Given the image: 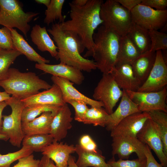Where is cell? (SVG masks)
<instances>
[{
  "label": "cell",
  "mask_w": 167,
  "mask_h": 167,
  "mask_svg": "<svg viewBox=\"0 0 167 167\" xmlns=\"http://www.w3.org/2000/svg\"><path fill=\"white\" fill-rule=\"evenodd\" d=\"M103 2L102 0H88L82 6L69 2L70 19L58 23L62 30L72 32L80 38L87 50L84 56V58L90 56L94 47L95 31L103 23L100 11Z\"/></svg>",
  "instance_id": "1"
},
{
  "label": "cell",
  "mask_w": 167,
  "mask_h": 167,
  "mask_svg": "<svg viewBox=\"0 0 167 167\" xmlns=\"http://www.w3.org/2000/svg\"><path fill=\"white\" fill-rule=\"evenodd\" d=\"M47 31L56 43L58 54L55 58L60 63L88 72L97 69L94 60L81 56L85 48L77 35L62 30L59 23L53 24Z\"/></svg>",
  "instance_id": "2"
},
{
  "label": "cell",
  "mask_w": 167,
  "mask_h": 167,
  "mask_svg": "<svg viewBox=\"0 0 167 167\" xmlns=\"http://www.w3.org/2000/svg\"><path fill=\"white\" fill-rule=\"evenodd\" d=\"M121 36L102 25L93 36L94 47L90 56L97 68L103 73H109L116 63Z\"/></svg>",
  "instance_id": "3"
},
{
  "label": "cell",
  "mask_w": 167,
  "mask_h": 167,
  "mask_svg": "<svg viewBox=\"0 0 167 167\" xmlns=\"http://www.w3.org/2000/svg\"><path fill=\"white\" fill-rule=\"evenodd\" d=\"M0 86L12 96L24 99L52 86L33 72H22L16 68H10L6 76L0 80Z\"/></svg>",
  "instance_id": "4"
},
{
  "label": "cell",
  "mask_w": 167,
  "mask_h": 167,
  "mask_svg": "<svg viewBox=\"0 0 167 167\" xmlns=\"http://www.w3.org/2000/svg\"><path fill=\"white\" fill-rule=\"evenodd\" d=\"M102 25L121 36L127 35L133 23L131 11L115 0H107L101 6Z\"/></svg>",
  "instance_id": "5"
},
{
  "label": "cell",
  "mask_w": 167,
  "mask_h": 167,
  "mask_svg": "<svg viewBox=\"0 0 167 167\" xmlns=\"http://www.w3.org/2000/svg\"><path fill=\"white\" fill-rule=\"evenodd\" d=\"M39 14L25 12L18 0H0V25L10 29L17 28L26 37L30 28L28 23Z\"/></svg>",
  "instance_id": "6"
},
{
  "label": "cell",
  "mask_w": 167,
  "mask_h": 167,
  "mask_svg": "<svg viewBox=\"0 0 167 167\" xmlns=\"http://www.w3.org/2000/svg\"><path fill=\"white\" fill-rule=\"evenodd\" d=\"M5 101L11 107V112L9 115L2 116L0 133L6 136L13 146L19 148L25 135L22 128L21 120L22 112L25 106L20 100L12 96Z\"/></svg>",
  "instance_id": "7"
},
{
  "label": "cell",
  "mask_w": 167,
  "mask_h": 167,
  "mask_svg": "<svg viewBox=\"0 0 167 167\" xmlns=\"http://www.w3.org/2000/svg\"><path fill=\"white\" fill-rule=\"evenodd\" d=\"M123 93L112 75L109 73H103L94 90L93 97L94 100L103 103L104 109L110 114Z\"/></svg>",
  "instance_id": "8"
},
{
  "label": "cell",
  "mask_w": 167,
  "mask_h": 167,
  "mask_svg": "<svg viewBox=\"0 0 167 167\" xmlns=\"http://www.w3.org/2000/svg\"><path fill=\"white\" fill-rule=\"evenodd\" d=\"M129 97L137 105L140 112L160 110L167 113V88L156 92H142L126 90Z\"/></svg>",
  "instance_id": "9"
},
{
  "label": "cell",
  "mask_w": 167,
  "mask_h": 167,
  "mask_svg": "<svg viewBox=\"0 0 167 167\" xmlns=\"http://www.w3.org/2000/svg\"><path fill=\"white\" fill-rule=\"evenodd\" d=\"M131 13L133 22L148 30H158L167 23V10H156L139 4Z\"/></svg>",
  "instance_id": "10"
},
{
  "label": "cell",
  "mask_w": 167,
  "mask_h": 167,
  "mask_svg": "<svg viewBox=\"0 0 167 167\" xmlns=\"http://www.w3.org/2000/svg\"><path fill=\"white\" fill-rule=\"evenodd\" d=\"M137 137L154 151L163 167H167V156L163 152V142L158 126L151 118L146 121Z\"/></svg>",
  "instance_id": "11"
},
{
  "label": "cell",
  "mask_w": 167,
  "mask_h": 167,
  "mask_svg": "<svg viewBox=\"0 0 167 167\" xmlns=\"http://www.w3.org/2000/svg\"><path fill=\"white\" fill-rule=\"evenodd\" d=\"M167 84L166 62L162 56V51H156L153 66L147 79L137 91L142 92H156L163 89Z\"/></svg>",
  "instance_id": "12"
},
{
  "label": "cell",
  "mask_w": 167,
  "mask_h": 167,
  "mask_svg": "<svg viewBox=\"0 0 167 167\" xmlns=\"http://www.w3.org/2000/svg\"><path fill=\"white\" fill-rule=\"evenodd\" d=\"M112 153L117 155L120 159H128L133 153H135L140 159H146L144 153L145 145L137 137L129 135L119 136L112 138Z\"/></svg>",
  "instance_id": "13"
},
{
  "label": "cell",
  "mask_w": 167,
  "mask_h": 167,
  "mask_svg": "<svg viewBox=\"0 0 167 167\" xmlns=\"http://www.w3.org/2000/svg\"><path fill=\"white\" fill-rule=\"evenodd\" d=\"M151 118L149 112H137L131 114L122 120L111 131L112 137L129 135L137 137L145 122Z\"/></svg>",
  "instance_id": "14"
},
{
  "label": "cell",
  "mask_w": 167,
  "mask_h": 167,
  "mask_svg": "<svg viewBox=\"0 0 167 167\" xmlns=\"http://www.w3.org/2000/svg\"><path fill=\"white\" fill-rule=\"evenodd\" d=\"M35 68L52 76L67 79L74 84L80 85L84 81V77L82 71L75 67L60 63L51 65L48 64L36 63Z\"/></svg>",
  "instance_id": "15"
},
{
  "label": "cell",
  "mask_w": 167,
  "mask_h": 167,
  "mask_svg": "<svg viewBox=\"0 0 167 167\" xmlns=\"http://www.w3.org/2000/svg\"><path fill=\"white\" fill-rule=\"evenodd\" d=\"M73 118L67 103L61 106L55 114L51 125L50 134L54 139L60 141L66 136L72 127Z\"/></svg>",
  "instance_id": "16"
},
{
  "label": "cell",
  "mask_w": 167,
  "mask_h": 167,
  "mask_svg": "<svg viewBox=\"0 0 167 167\" xmlns=\"http://www.w3.org/2000/svg\"><path fill=\"white\" fill-rule=\"evenodd\" d=\"M20 100L25 107L36 105L61 106L66 103L63 100L60 89L54 84L48 89Z\"/></svg>",
  "instance_id": "17"
},
{
  "label": "cell",
  "mask_w": 167,
  "mask_h": 167,
  "mask_svg": "<svg viewBox=\"0 0 167 167\" xmlns=\"http://www.w3.org/2000/svg\"><path fill=\"white\" fill-rule=\"evenodd\" d=\"M51 79L54 84L59 87L66 103L69 100H78L85 102L91 107H104L101 102L90 98L79 92L74 86V84L69 80L54 76H52Z\"/></svg>",
  "instance_id": "18"
},
{
  "label": "cell",
  "mask_w": 167,
  "mask_h": 167,
  "mask_svg": "<svg viewBox=\"0 0 167 167\" xmlns=\"http://www.w3.org/2000/svg\"><path fill=\"white\" fill-rule=\"evenodd\" d=\"M75 146L54 140L50 144L45 147L41 152L53 162L57 167H67L71 154L75 152Z\"/></svg>",
  "instance_id": "19"
},
{
  "label": "cell",
  "mask_w": 167,
  "mask_h": 167,
  "mask_svg": "<svg viewBox=\"0 0 167 167\" xmlns=\"http://www.w3.org/2000/svg\"><path fill=\"white\" fill-rule=\"evenodd\" d=\"M109 73L119 88L123 90L136 91L142 84L135 76L131 65L124 64L115 66Z\"/></svg>",
  "instance_id": "20"
},
{
  "label": "cell",
  "mask_w": 167,
  "mask_h": 167,
  "mask_svg": "<svg viewBox=\"0 0 167 167\" xmlns=\"http://www.w3.org/2000/svg\"><path fill=\"white\" fill-rule=\"evenodd\" d=\"M123 93L120 103L116 110L109 115L105 125L106 129L111 131L124 118L133 113L140 112L137 105L129 97L126 90Z\"/></svg>",
  "instance_id": "21"
},
{
  "label": "cell",
  "mask_w": 167,
  "mask_h": 167,
  "mask_svg": "<svg viewBox=\"0 0 167 167\" xmlns=\"http://www.w3.org/2000/svg\"><path fill=\"white\" fill-rule=\"evenodd\" d=\"M30 37L33 43L42 52L47 51L55 58L58 54V48L48 34L45 27H41L36 24L33 27Z\"/></svg>",
  "instance_id": "22"
},
{
  "label": "cell",
  "mask_w": 167,
  "mask_h": 167,
  "mask_svg": "<svg viewBox=\"0 0 167 167\" xmlns=\"http://www.w3.org/2000/svg\"><path fill=\"white\" fill-rule=\"evenodd\" d=\"M55 113L45 112L28 122L22 123V127L25 135L50 134L51 125Z\"/></svg>",
  "instance_id": "23"
},
{
  "label": "cell",
  "mask_w": 167,
  "mask_h": 167,
  "mask_svg": "<svg viewBox=\"0 0 167 167\" xmlns=\"http://www.w3.org/2000/svg\"><path fill=\"white\" fill-rule=\"evenodd\" d=\"M10 30L14 49L24 55L28 60L36 62L37 63H49V60L45 59L36 52L15 29L12 28Z\"/></svg>",
  "instance_id": "24"
},
{
  "label": "cell",
  "mask_w": 167,
  "mask_h": 167,
  "mask_svg": "<svg viewBox=\"0 0 167 167\" xmlns=\"http://www.w3.org/2000/svg\"><path fill=\"white\" fill-rule=\"evenodd\" d=\"M156 52L148 51L141 54L131 65L135 76L142 84L147 79L154 65Z\"/></svg>",
  "instance_id": "25"
},
{
  "label": "cell",
  "mask_w": 167,
  "mask_h": 167,
  "mask_svg": "<svg viewBox=\"0 0 167 167\" xmlns=\"http://www.w3.org/2000/svg\"><path fill=\"white\" fill-rule=\"evenodd\" d=\"M127 35L141 54L150 50L151 41L148 30L133 22Z\"/></svg>",
  "instance_id": "26"
},
{
  "label": "cell",
  "mask_w": 167,
  "mask_h": 167,
  "mask_svg": "<svg viewBox=\"0 0 167 167\" xmlns=\"http://www.w3.org/2000/svg\"><path fill=\"white\" fill-rule=\"evenodd\" d=\"M75 152L78 156L75 162L79 167H110L105 161V158L99 152L86 151L79 145L75 146Z\"/></svg>",
  "instance_id": "27"
},
{
  "label": "cell",
  "mask_w": 167,
  "mask_h": 167,
  "mask_svg": "<svg viewBox=\"0 0 167 167\" xmlns=\"http://www.w3.org/2000/svg\"><path fill=\"white\" fill-rule=\"evenodd\" d=\"M141 54L127 35L121 36L119 53L115 66L124 64L131 65Z\"/></svg>",
  "instance_id": "28"
},
{
  "label": "cell",
  "mask_w": 167,
  "mask_h": 167,
  "mask_svg": "<svg viewBox=\"0 0 167 167\" xmlns=\"http://www.w3.org/2000/svg\"><path fill=\"white\" fill-rule=\"evenodd\" d=\"M54 139L50 134L25 135L22 141L23 146L33 152L41 151L45 147L51 143Z\"/></svg>",
  "instance_id": "29"
},
{
  "label": "cell",
  "mask_w": 167,
  "mask_h": 167,
  "mask_svg": "<svg viewBox=\"0 0 167 167\" xmlns=\"http://www.w3.org/2000/svg\"><path fill=\"white\" fill-rule=\"evenodd\" d=\"M109 114L103 107H91L88 108L80 122L94 126L105 127Z\"/></svg>",
  "instance_id": "30"
},
{
  "label": "cell",
  "mask_w": 167,
  "mask_h": 167,
  "mask_svg": "<svg viewBox=\"0 0 167 167\" xmlns=\"http://www.w3.org/2000/svg\"><path fill=\"white\" fill-rule=\"evenodd\" d=\"M61 106L36 105L25 107L22 112V123H26L30 122L36 118L38 116L45 112L49 111L55 113Z\"/></svg>",
  "instance_id": "31"
},
{
  "label": "cell",
  "mask_w": 167,
  "mask_h": 167,
  "mask_svg": "<svg viewBox=\"0 0 167 167\" xmlns=\"http://www.w3.org/2000/svg\"><path fill=\"white\" fill-rule=\"evenodd\" d=\"M65 2L64 0H51L45 11L44 22L48 25L55 20H58L59 23L65 21V16L62 13V8Z\"/></svg>",
  "instance_id": "32"
},
{
  "label": "cell",
  "mask_w": 167,
  "mask_h": 167,
  "mask_svg": "<svg viewBox=\"0 0 167 167\" xmlns=\"http://www.w3.org/2000/svg\"><path fill=\"white\" fill-rule=\"evenodd\" d=\"M151 118L157 124L163 146V152L167 156V114L161 111L149 112Z\"/></svg>",
  "instance_id": "33"
},
{
  "label": "cell",
  "mask_w": 167,
  "mask_h": 167,
  "mask_svg": "<svg viewBox=\"0 0 167 167\" xmlns=\"http://www.w3.org/2000/svg\"><path fill=\"white\" fill-rule=\"evenodd\" d=\"M22 54L17 50L0 49V80L6 76L11 65Z\"/></svg>",
  "instance_id": "34"
},
{
  "label": "cell",
  "mask_w": 167,
  "mask_h": 167,
  "mask_svg": "<svg viewBox=\"0 0 167 167\" xmlns=\"http://www.w3.org/2000/svg\"><path fill=\"white\" fill-rule=\"evenodd\" d=\"M151 41L149 51L156 52L167 49V34L155 30H148Z\"/></svg>",
  "instance_id": "35"
},
{
  "label": "cell",
  "mask_w": 167,
  "mask_h": 167,
  "mask_svg": "<svg viewBox=\"0 0 167 167\" xmlns=\"http://www.w3.org/2000/svg\"><path fill=\"white\" fill-rule=\"evenodd\" d=\"M33 151L23 146L20 150L6 154H0V167H10L11 165L19 158L32 154Z\"/></svg>",
  "instance_id": "36"
},
{
  "label": "cell",
  "mask_w": 167,
  "mask_h": 167,
  "mask_svg": "<svg viewBox=\"0 0 167 167\" xmlns=\"http://www.w3.org/2000/svg\"><path fill=\"white\" fill-rule=\"evenodd\" d=\"M110 167H146V159L137 158L133 160L120 159L116 161L113 156L107 162Z\"/></svg>",
  "instance_id": "37"
},
{
  "label": "cell",
  "mask_w": 167,
  "mask_h": 167,
  "mask_svg": "<svg viewBox=\"0 0 167 167\" xmlns=\"http://www.w3.org/2000/svg\"><path fill=\"white\" fill-rule=\"evenodd\" d=\"M0 48L5 50L14 49L10 29L4 27L0 28Z\"/></svg>",
  "instance_id": "38"
},
{
  "label": "cell",
  "mask_w": 167,
  "mask_h": 167,
  "mask_svg": "<svg viewBox=\"0 0 167 167\" xmlns=\"http://www.w3.org/2000/svg\"><path fill=\"white\" fill-rule=\"evenodd\" d=\"M67 103L72 105L74 109L75 120L80 122L88 108L87 105L83 101L78 100H69L66 102V103Z\"/></svg>",
  "instance_id": "39"
},
{
  "label": "cell",
  "mask_w": 167,
  "mask_h": 167,
  "mask_svg": "<svg viewBox=\"0 0 167 167\" xmlns=\"http://www.w3.org/2000/svg\"><path fill=\"white\" fill-rule=\"evenodd\" d=\"M79 144L82 148L88 151L99 152L96 144L88 135H84L81 136L79 140Z\"/></svg>",
  "instance_id": "40"
},
{
  "label": "cell",
  "mask_w": 167,
  "mask_h": 167,
  "mask_svg": "<svg viewBox=\"0 0 167 167\" xmlns=\"http://www.w3.org/2000/svg\"><path fill=\"white\" fill-rule=\"evenodd\" d=\"M18 163L12 167H39L40 160L34 158L32 154L18 160Z\"/></svg>",
  "instance_id": "41"
},
{
  "label": "cell",
  "mask_w": 167,
  "mask_h": 167,
  "mask_svg": "<svg viewBox=\"0 0 167 167\" xmlns=\"http://www.w3.org/2000/svg\"><path fill=\"white\" fill-rule=\"evenodd\" d=\"M141 4L158 10H165L167 6V0H142Z\"/></svg>",
  "instance_id": "42"
},
{
  "label": "cell",
  "mask_w": 167,
  "mask_h": 167,
  "mask_svg": "<svg viewBox=\"0 0 167 167\" xmlns=\"http://www.w3.org/2000/svg\"><path fill=\"white\" fill-rule=\"evenodd\" d=\"M144 153L146 159V167H163L156 161L152 155L151 149L147 144L144 148Z\"/></svg>",
  "instance_id": "43"
},
{
  "label": "cell",
  "mask_w": 167,
  "mask_h": 167,
  "mask_svg": "<svg viewBox=\"0 0 167 167\" xmlns=\"http://www.w3.org/2000/svg\"><path fill=\"white\" fill-rule=\"evenodd\" d=\"M130 11L137 5L140 4L142 0H115Z\"/></svg>",
  "instance_id": "44"
},
{
  "label": "cell",
  "mask_w": 167,
  "mask_h": 167,
  "mask_svg": "<svg viewBox=\"0 0 167 167\" xmlns=\"http://www.w3.org/2000/svg\"><path fill=\"white\" fill-rule=\"evenodd\" d=\"M39 167H57L54 162L47 156L43 155L41 159Z\"/></svg>",
  "instance_id": "45"
},
{
  "label": "cell",
  "mask_w": 167,
  "mask_h": 167,
  "mask_svg": "<svg viewBox=\"0 0 167 167\" xmlns=\"http://www.w3.org/2000/svg\"><path fill=\"white\" fill-rule=\"evenodd\" d=\"M7 105L5 101L0 102V133L3 123L2 112L5 108Z\"/></svg>",
  "instance_id": "46"
},
{
  "label": "cell",
  "mask_w": 167,
  "mask_h": 167,
  "mask_svg": "<svg viewBox=\"0 0 167 167\" xmlns=\"http://www.w3.org/2000/svg\"><path fill=\"white\" fill-rule=\"evenodd\" d=\"M10 97V95L5 91L2 92L0 91V102L6 101Z\"/></svg>",
  "instance_id": "47"
},
{
  "label": "cell",
  "mask_w": 167,
  "mask_h": 167,
  "mask_svg": "<svg viewBox=\"0 0 167 167\" xmlns=\"http://www.w3.org/2000/svg\"><path fill=\"white\" fill-rule=\"evenodd\" d=\"M67 167H79L76 164L75 157L71 155L68 160Z\"/></svg>",
  "instance_id": "48"
},
{
  "label": "cell",
  "mask_w": 167,
  "mask_h": 167,
  "mask_svg": "<svg viewBox=\"0 0 167 167\" xmlns=\"http://www.w3.org/2000/svg\"><path fill=\"white\" fill-rule=\"evenodd\" d=\"M88 0H74L71 2L73 4L79 6H84Z\"/></svg>",
  "instance_id": "49"
},
{
  "label": "cell",
  "mask_w": 167,
  "mask_h": 167,
  "mask_svg": "<svg viewBox=\"0 0 167 167\" xmlns=\"http://www.w3.org/2000/svg\"><path fill=\"white\" fill-rule=\"evenodd\" d=\"M50 1V0H35V1L38 4H44L47 7L49 5Z\"/></svg>",
  "instance_id": "50"
},
{
  "label": "cell",
  "mask_w": 167,
  "mask_h": 167,
  "mask_svg": "<svg viewBox=\"0 0 167 167\" xmlns=\"http://www.w3.org/2000/svg\"><path fill=\"white\" fill-rule=\"evenodd\" d=\"M0 139L6 141L9 139L5 135L0 133Z\"/></svg>",
  "instance_id": "51"
},
{
  "label": "cell",
  "mask_w": 167,
  "mask_h": 167,
  "mask_svg": "<svg viewBox=\"0 0 167 167\" xmlns=\"http://www.w3.org/2000/svg\"><path fill=\"white\" fill-rule=\"evenodd\" d=\"M162 31L160 32H161L165 33V32L167 31V23H166L163 27L161 28Z\"/></svg>",
  "instance_id": "52"
},
{
  "label": "cell",
  "mask_w": 167,
  "mask_h": 167,
  "mask_svg": "<svg viewBox=\"0 0 167 167\" xmlns=\"http://www.w3.org/2000/svg\"></svg>",
  "instance_id": "53"
},
{
  "label": "cell",
  "mask_w": 167,
  "mask_h": 167,
  "mask_svg": "<svg viewBox=\"0 0 167 167\" xmlns=\"http://www.w3.org/2000/svg\"></svg>",
  "instance_id": "54"
}]
</instances>
